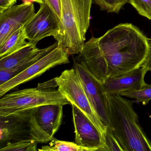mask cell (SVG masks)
I'll return each mask as SVG.
<instances>
[{"label":"cell","instance_id":"obj_1","mask_svg":"<svg viewBox=\"0 0 151 151\" xmlns=\"http://www.w3.org/2000/svg\"><path fill=\"white\" fill-rule=\"evenodd\" d=\"M149 48L148 39L137 27L121 24L100 37H92L74 60L103 83L141 67Z\"/></svg>","mask_w":151,"mask_h":151},{"label":"cell","instance_id":"obj_2","mask_svg":"<svg viewBox=\"0 0 151 151\" xmlns=\"http://www.w3.org/2000/svg\"><path fill=\"white\" fill-rule=\"evenodd\" d=\"M107 128L123 151H151V140L144 130L133 101L120 94H107Z\"/></svg>","mask_w":151,"mask_h":151},{"label":"cell","instance_id":"obj_3","mask_svg":"<svg viewBox=\"0 0 151 151\" xmlns=\"http://www.w3.org/2000/svg\"><path fill=\"white\" fill-rule=\"evenodd\" d=\"M93 0H60L61 18L54 38L69 55L82 51L90 24Z\"/></svg>","mask_w":151,"mask_h":151},{"label":"cell","instance_id":"obj_4","mask_svg":"<svg viewBox=\"0 0 151 151\" xmlns=\"http://www.w3.org/2000/svg\"><path fill=\"white\" fill-rule=\"evenodd\" d=\"M48 104L63 106L70 102L60 91L37 88L23 89L3 95L0 99V116H6Z\"/></svg>","mask_w":151,"mask_h":151},{"label":"cell","instance_id":"obj_5","mask_svg":"<svg viewBox=\"0 0 151 151\" xmlns=\"http://www.w3.org/2000/svg\"><path fill=\"white\" fill-rule=\"evenodd\" d=\"M55 79L58 91L67 98L71 105H75L85 114L104 136L107 126L93 110L81 80L74 68L64 70Z\"/></svg>","mask_w":151,"mask_h":151},{"label":"cell","instance_id":"obj_6","mask_svg":"<svg viewBox=\"0 0 151 151\" xmlns=\"http://www.w3.org/2000/svg\"><path fill=\"white\" fill-rule=\"evenodd\" d=\"M63 106L48 104L32 109L29 121L32 138L42 143L52 139L61 124Z\"/></svg>","mask_w":151,"mask_h":151},{"label":"cell","instance_id":"obj_7","mask_svg":"<svg viewBox=\"0 0 151 151\" xmlns=\"http://www.w3.org/2000/svg\"><path fill=\"white\" fill-rule=\"evenodd\" d=\"M68 54L61 47L53 50L14 77L0 85V96L20 85L40 76L52 68L70 62Z\"/></svg>","mask_w":151,"mask_h":151},{"label":"cell","instance_id":"obj_8","mask_svg":"<svg viewBox=\"0 0 151 151\" xmlns=\"http://www.w3.org/2000/svg\"><path fill=\"white\" fill-rule=\"evenodd\" d=\"M73 68L81 80L93 110L106 126L108 122V100L102 83L95 77L84 66L75 61Z\"/></svg>","mask_w":151,"mask_h":151},{"label":"cell","instance_id":"obj_9","mask_svg":"<svg viewBox=\"0 0 151 151\" xmlns=\"http://www.w3.org/2000/svg\"><path fill=\"white\" fill-rule=\"evenodd\" d=\"M27 40L37 44L49 37H56L60 29V23L55 13L45 2L24 26Z\"/></svg>","mask_w":151,"mask_h":151},{"label":"cell","instance_id":"obj_10","mask_svg":"<svg viewBox=\"0 0 151 151\" xmlns=\"http://www.w3.org/2000/svg\"><path fill=\"white\" fill-rule=\"evenodd\" d=\"M75 129V143L90 151H103L104 136L97 126L75 105L71 104Z\"/></svg>","mask_w":151,"mask_h":151},{"label":"cell","instance_id":"obj_11","mask_svg":"<svg viewBox=\"0 0 151 151\" xmlns=\"http://www.w3.org/2000/svg\"><path fill=\"white\" fill-rule=\"evenodd\" d=\"M31 109L0 116L1 144L31 139L29 121Z\"/></svg>","mask_w":151,"mask_h":151},{"label":"cell","instance_id":"obj_12","mask_svg":"<svg viewBox=\"0 0 151 151\" xmlns=\"http://www.w3.org/2000/svg\"><path fill=\"white\" fill-rule=\"evenodd\" d=\"M32 2L24 1L0 14V45L34 16L36 13Z\"/></svg>","mask_w":151,"mask_h":151},{"label":"cell","instance_id":"obj_13","mask_svg":"<svg viewBox=\"0 0 151 151\" xmlns=\"http://www.w3.org/2000/svg\"><path fill=\"white\" fill-rule=\"evenodd\" d=\"M147 70L141 67L122 76L111 78L102 83L107 94H118L124 92L140 89L146 83Z\"/></svg>","mask_w":151,"mask_h":151},{"label":"cell","instance_id":"obj_14","mask_svg":"<svg viewBox=\"0 0 151 151\" xmlns=\"http://www.w3.org/2000/svg\"><path fill=\"white\" fill-rule=\"evenodd\" d=\"M57 46L58 44L56 42L53 45H51L46 48L39 49L36 53L14 68L10 69L0 70V85L8 82L11 78L22 72Z\"/></svg>","mask_w":151,"mask_h":151},{"label":"cell","instance_id":"obj_15","mask_svg":"<svg viewBox=\"0 0 151 151\" xmlns=\"http://www.w3.org/2000/svg\"><path fill=\"white\" fill-rule=\"evenodd\" d=\"M37 45L29 42L28 45L22 48L1 58L0 70L13 68L32 56L39 50Z\"/></svg>","mask_w":151,"mask_h":151},{"label":"cell","instance_id":"obj_16","mask_svg":"<svg viewBox=\"0 0 151 151\" xmlns=\"http://www.w3.org/2000/svg\"><path fill=\"white\" fill-rule=\"evenodd\" d=\"M26 40L24 27H22L11 34L0 45V58L7 56L29 44Z\"/></svg>","mask_w":151,"mask_h":151},{"label":"cell","instance_id":"obj_17","mask_svg":"<svg viewBox=\"0 0 151 151\" xmlns=\"http://www.w3.org/2000/svg\"><path fill=\"white\" fill-rule=\"evenodd\" d=\"M40 151H90L88 148L78 145L74 142L63 141L52 139L48 145L42 147Z\"/></svg>","mask_w":151,"mask_h":151},{"label":"cell","instance_id":"obj_18","mask_svg":"<svg viewBox=\"0 0 151 151\" xmlns=\"http://www.w3.org/2000/svg\"><path fill=\"white\" fill-rule=\"evenodd\" d=\"M38 142L33 139L9 142L0 149L1 151H37Z\"/></svg>","mask_w":151,"mask_h":151},{"label":"cell","instance_id":"obj_19","mask_svg":"<svg viewBox=\"0 0 151 151\" xmlns=\"http://www.w3.org/2000/svg\"><path fill=\"white\" fill-rule=\"evenodd\" d=\"M119 94L123 97L134 99L143 105H147L151 101V84L146 83L140 89L124 92Z\"/></svg>","mask_w":151,"mask_h":151},{"label":"cell","instance_id":"obj_20","mask_svg":"<svg viewBox=\"0 0 151 151\" xmlns=\"http://www.w3.org/2000/svg\"><path fill=\"white\" fill-rule=\"evenodd\" d=\"M101 9L109 13H118L129 0H93Z\"/></svg>","mask_w":151,"mask_h":151},{"label":"cell","instance_id":"obj_21","mask_svg":"<svg viewBox=\"0 0 151 151\" xmlns=\"http://www.w3.org/2000/svg\"><path fill=\"white\" fill-rule=\"evenodd\" d=\"M129 3L139 15L151 20V0H129Z\"/></svg>","mask_w":151,"mask_h":151},{"label":"cell","instance_id":"obj_22","mask_svg":"<svg viewBox=\"0 0 151 151\" xmlns=\"http://www.w3.org/2000/svg\"><path fill=\"white\" fill-rule=\"evenodd\" d=\"M104 138L105 147L103 151H123L116 139L107 127L106 132L104 134Z\"/></svg>","mask_w":151,"mask_h":151},{"label":"cell","instance_id":"obj_23","mask_svg":"<svg viewBox=\"0 0 151 151\" xmlns=\"http://www.w3.org/2000/svg\"><path fill=\"white\" fill-rule=\"evenodd\" d=\"M45 2L53 11L60 23L61 18L60 0H45Z\"/></svg>","mask_w":151,"mask_h":151},{"label":"cell","instance_id":"obj_24","mask_svg":"<svg viewBox=\"0 0 151 151\" xmlns=\"http://www.w3.org/2000/svg\"><path fill=\"white\" fill-rule=\"evenodd\" d=\"M17 0H0V14L15 6Z\"/></svg>","mask_w":151,"mask_h":151},{"label":"cell","instance_id":"obj_25","mask_svg":"<svg viewBox=\"0 0 151 151\" xmlns=\"http://www.w3.org/2000/svg\"><path fill=\"white\" fill-rule=\"evenodd\" d=\"M55 87H57V85L54 78L45 83L39 84L37 87L40 89H49L50 88Z\"/></svg>","mask_w":151,"mask_h":151},{"label":"cell","instance_id":"obj_26","mask_svg":"<svg viewBox=\"0 0 151 151\" xmlns=\"http://www.w3.org/2000/svg\"><path fill=\"white\" fill-rule=\"evenodd\" d=\"M142 66L147 71H151V42L150 43V48L147 57Z\"/></svg>","mask_w":151,"mask_h":151},{"label":"cell","instance_id":"obj_27","mask_svg":"<svg viewBox=\"0 0 151 151\" xmlns=\"http://www.w3.org/2000/svg\"><path fill=\"white\" fill-rule=\"evenodd\" d=\"M24 1H30L31 2H35L36 3H38L40 5V4H43L45 2V0H22Z\"/></svg>","mask_w":151,"mask_h":151}]
</instances>
